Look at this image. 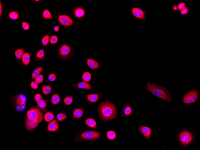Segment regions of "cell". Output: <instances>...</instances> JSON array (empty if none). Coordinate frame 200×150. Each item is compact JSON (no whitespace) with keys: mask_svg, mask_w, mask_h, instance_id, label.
I'll return each mask as SVG.
<instances>
[{"mask_svg":"<svg viewBox=\"0 0 200 150\" xmlns=\"http://www.w3.org/2000/svg\"><path fill=\"white\" fill-rule=\"evenodd\" d=\"M107 137L108 139L110 140H113L115 139L116 134L115 132L112 131H109L107 133Z\"/></svg>","mask_w":200,"mask_h":150,"instance_id":"f546056e","label":"cell"},{"mask_svg":"<svg viewBox=\"0 0 200 150\" xmlns=\"http://www.w3.org/2000/svg\"><path fill=\"white\" fill-rule=\"evenodd\" d=\"M180 11V13L182 15H186L188 14V11H189V9H188V8L186 7L184 9Z\"/></svg>","mask_w":200,"mask_h":150,"instance_id":"b9f144b4","label":"cell"},{"mask_svg":"<svg viewBox=\"0 0 200 150\" xmlns=\"http://www.w3.org/2000/svg\"><path fill=\"white\" fill-rule=\"evenodd\" d=\"M44 118L46 122H49L52 121L54 119V116L53 113L50 112H48L45 114Z\"/></svg>","mask_w":200,"mask_h":150,"instance_id":"603a6c76","label":"cell"},{"mask_svg":"<svg viewBox=\"0 0 200 150\" xmlns=\"http://www.w3.org/2000/svg\"><path fill=\"white\" fill-rule=\"evenodd\" d=\"M130 12L132 15L135 17L142 21H145L147 20L146 17V12L145 10L139 8H131Z\"/></svg>","mask_w":200,"mask_h":150,"instance_id":"30bf717a","label":"cell"},{"mask_svg":"<svg viewBox=\"0 0 200 150\" xmlns=\"http://www.w3.org/2000/svg\"><path fill=\"white\" fill-rule=\"evenodd\" d=\"M9 17L10 18L14 20H16L19 19V14L17 11H12L9 13Z\"/></svg>","mask_w":200,"mask_h":150,"instance_id":"83f0119b","label":"cell"},{"mask_svg":"<svg viewBox=\"0 0 200 150\" xmlns=\"http://www.w3.org/2000/svg\"><path fill=\"white\" fill-rule=\"evenodd\" d=\"M146 89L149 92H151L155 96L167 101L170 102L172 99L170 92L166 88L155 84V83L151 84L148 82L147 84Z\"/></svg>","mask_w":200,"mask_h":150,"instance_id":"7a4b0ae2","label":"cell"},{"mask_svg":"<svg viewBox=\"0 0 200 150\" xmlns=\"http://www.w3.org/2000/svg\"><path fill=\"white\" fill-rule=\"evenodd\" d=\"M25 50L24 48H21L18 49L14 52L15 55L18 60H20L23 55Z\"/></svg>","mask_w":200,"mask_h":150,"instance_id":"44dd1931","label":"cell"},{"mask_svg":"<svg viewBox=\"0 0 200 150\" xmlns=\"http://www.w3.org/2000/svg\"><path fill=\"white\" fill-rule=\"evenodd\" d=\"M60 100L59 95L58 94H55L52 96L51 101L53 105H56L59 103Z\"/></svg>","mask_w":200,"mask_h":150,"instance_id":"4316f807","label":"cell"},{"mask_svg":"<svg viewBox=\"0 0 200 150\" xmlns=\"http://www.w3.org/2000/svg\"><path fill=\"white\" fill-rule=\"evenodd\" d=\"M37 104L39 108L42 109H45L46 107L47 103L45 100H42L37 102Z\"/></svg>","mask_w":200,"mask_h":150,"instance_id":"d6a6232c","label":"cell"},{"mask_svg":"<svg viewBox=\"0 0 200 150\" xmlns=\"http://www.w3.org/2000/svg\"><path fill=\"white\" fill-rule=\"evenodd\" d=\"M77 86L79 89H86L89 90H91V85L84 81L78 82L77 84Z\"/></svg>","mask_w":200,"mask_h":150,"instance_id":"e0dca14e","label":"cell"},{"mask_svg":"<svg viewBox=\"0 0 200 150\" xmlns=\"http://www.w3.org/2000/svg\"><path fill=\"white\" fill-rule=\"evenodd\" d=\"M179 139L181 144L183 145H187L192 141L193 137L189 132L185 131L180 133Z\"/></svg>","mask_w":200,"mask_h":150,"instance_id":"9c48e42d","label":"cell"},{"mask_svg":"<svg viewBox=\"0 0 200 150\" xmlns=\"http://www.w3.org/2000/svg\"><path fill=\"white\" fill-rule=\"evenodd\" d=\"M50 34H48L43 38L42 42L44 47L47 46L49 44L50 42Z\"/></svg>","mask_w":200,"mask_h":150,"instance_id":"d4e9b609","label":"cell"},{"mask_svg":"<svg viewBox=\"0 0 200 150\" xmlns=\"http://www.w3.org/2000/svg\"><path fill=\"white\" fill-rule=\"evenodd\" d=\"M58 36L53 35L50 37V42L51 44H55L58 42Z\"/></svg>","mask_w":200,"mask_h":150,"instance_id":"e575fe53","label":"cell"},{"mask_svg":"<svg viewBox=\"0 0 200 150\" xmlns=\"http://www.w3.org/2000/svg\"><path fill=\"white\" fill-rule=\"evenodd\" d=\"M56 19L62 25L69 28L70 29H72L73 27H76L78 25V21L70 14H58L56 16Z\"/></svg>","mask_w":200,"mask_h":150,"instance_id":"3957f363","label":"cell"},{"mask_svg":"<svg viewBox=\"0 0 200 150\" xmlns=\"http://www.w3.org/2000/svg\"><path fill=\"white\" fill-rule=\"evenodd\" d=\"M82 78L84 81L86 82H89L91 80V74L89 72H85L83 73Z\"/></svg>","mask_w":200,"mask_h":150,"instance_id":"484cf974","label":"cell"},{"mask_svg":"<svg viewBox=\"0 0 200 150\" xmlns=\"http://www.w3.org/2000/svg\"><path fill=\"white\" fill-rule=\"evenodd\" d=\"M198 97V92L197 90H191L184 95L183 98V101L184 103L187 104L194 103L197 100Z\"/></svg>","mask_w":200,"mask_h":150,"instance_id":"ba28073f","label":"cell"},{"mask_svg":"<svg viewBox=\"0 0 200 150\" xmlns=\"http://www.w3.org/2000/svg\"><path fill=\"white\" fill-rule=\"evenodd\" d=\"M15 101V108L18 111H22L26 108L27 98L26 96L22 94L17 95L14 97Z\"/></svg>","mask_w":200,"mask_h":150,"instance_id":"8992f818","label":"cell"},{"mask_svg":"<svg viewBox=\"0 0 200 150\" xmlns=\"http://www.w3.org/2000/svg\"><path fill=\"white\" fill-rule=\"evenodd\" d=\"M35 99L37 102L40 101V100H43V97L40 93H37L35 96Z\"/></svg>","mask_w":200,"mask_h":150,"instance_id":"60d3db41","label":"cell"},{"mask_svg":"<svg viewBox=\"0 0 200 150\" xmlns=\"http://www.w3.org/2000/svg\"><path fill=\"white\" fill-rule=\"evenodd\" d=\"M22 27L23 29L26 31L28 30L30 28V26L28 23L24 21L22 23Z\"/></svg>","mask_w":200,"mask_h":150,"instance_id":"74e56055","label":"cell"},{"mask_svg":"<svg viewBox=\"0 0 200 150\" xmlns=\"http://www.w3.org/2000/svg\"><path fill=\"white\" fill-rule=\"evenodd\" d=\"M84 113L83 109L80 108H76L74 111L73 116L74 118H79L82 116Z\"/></svg>","mask_w":200,"mask_h":150,"instance_id":"ffe728a7","label":"cell"},{"mask_svg":"<svg viewBox=\"0 0 200 150\" xmlns=\"http://www.w3.org/2000/svg\"><path fill=\"white\" fill-rule=\"evenodd\" d=\"M43 70L42 67H39L35 69L33 72L32 75V78L33 80H35V78L38 75L40 74L41 72Z\"/></svg>","mask_w":200,"mask_h":150,"instance_id":"7402d4cb","label":"cell"},{"mask_svg":"<svg viewBox=\"0 0 200 150\" xmlns=\"http://www.w3.org/2000/svg\"><path fill=\"white\" fill-rule=\"evenodd\" d=\"M74 53V49L72 48L68 44H64L59 47L58 55L62 59L69 60L73 57Z\"/></svg>","mask_w":200,"mask_h":150,"instance_id":"277c9868","label":"cell"},{"mask_svg":"<svg viewBox=\"0 0 200 150\" xmlns=\"http://www.w3.org/2000/svg\"><path fill=\"white\" fill-rule=\"evenodd\" d=\"M173 10L175 11H177L178 10L177 6V5L174 6H173Z\"/></svg>","mask_w":200,"mask_h":150,"instance_id":"bcb514c9","label":"cell"},{"mask_svg":"<svg viewBox=\"0 0 200 150\" xmlns=\"http://www.w3.org/2000/svg\"><path fill=\"white\" fill-rule=\"evenodd\" d=\"M25 124L26 129L28 131H33L38 126L39 124L32 120L28 119L27 117L25 121Z\"/></svg>","mask_w":200,"mask_h":150,"instance_id":"4fadbf2b","label":"cell"},{"mask_svg":"<svg viewBox=\"0 0 200 150\" xmlns=\"http://www.w3.org/2000/svg\"><path fill=\"white\" fill-rule=\"evenodd\" d=\"M30 86L31 88L34 89H36L38 88V84H37L35 82H32L31 83Z\"/></svg>","mask_w":200,"mask_h":150,"instance_id":"7bdbcfd3","label":"cell"},{"mask_svg":"<svg viewBox=\"0 0 200 150\" xmlns=\"http://www.w3.org/2000/svg\"><path fill=\"white\" fill-rule=\"evenodd\" d=\"M97 110L98 115L104 121H110L117 116V112L115 104L107 101L100 104Z\"/></svg>","mask_w":200,"mask_h":150,"instance_id":"6da1fadb","label":"cell"},{"mask_svg":"<svg viewBox=\"0 0 200 150\" xmlns=\"http://www.w3.org/2000/svg\"><path fill=\"white\" fill-rule=\"evenodd\" d=\"M99 95L98 94L89 95L87 96V99L91 103H95L99 99Z\"/></svg>","mask_w":200,"mask_h":150,"instance_id":"ac0fdd59","label":"cell"},{"mask_svg":"<svg viewBox=\"0 0 200 150\" xmlns=\"http://www.w3.org/2000/svg\"><path fill=\"white\" fill-rule=\"evenodd\" d=\"M59 125L58 122L56 120L52 121L47 126V129L49 131L55 132L58 129Z\"/></svg>","mask_w":200,"mask_h":150,"instance_id":"9a60e30c","label":"cell"},{"mask_svg":"<svg viewBox=\"0 0 200 150\" xmlns=\"http://www.w3.org/2000/svg\"><path fill=\"white\" fill-rule=\"evenodd\" d=\"M43 76L40 74L35 78V82L38 84L42 83L43 81Z\"/></svg>","mask_w":200,"mask_h":150,"instance_id":"8d00e7d4","label":"cell"},{"mask_svg":"<svg viewBox=\"0 0 200 150\" xmlns=\"http://www.w3.org/2000/svg\"><path fill=\"white\" fill-rule=\"evenodd\" d=\"M22 61L24 65H28L30 63L31 60L30 54L28 52L25 53L23 55Z\"/></svg>","mask_w":200,"mask_h":150,"instance_id":"2e32d148","label":"cell"},{"mask_svg":"<svg viewBox=\"0 0 200 150\" xmlns=\"http://www.w3.org/2000/svg\"><path fill=\"white\" fill-rule=\"evenodd\" d=\"M73 100V96H69L66 97L64 99L63 101L65 105H70L72 103Z\"/></svg>","mask_w":200,"mask_h":150,"instance_id":"1f68e13d","label":"cell"},{"mask_svg":"<svg viewBox=\"0 0 200 150\" xmlns=\"http://www.w3.org/2000/svg\"><path fill=\"white\" fill-rule=\"evenodd\" d=\"M52 87L49 85L44 86L42 88L43 93L44 95H49L51 92Z\"/></svg>","mask_w":200,"mask_h":150,"instance_id":"f1b7e54d","label":"cell"},{"mask_svg":"<svg viewBox=\"0 0 200 150\" xmlns=\"http://www.w3.org/2000/svg\"><path fill=\"white\" fill-rule=\"evenodd\" d=\"M42 16L46 20H51L52 18V15L50 11L45 9L42 14Z\"/></svg>","mask_w":200,"mask_h":150,"instance_id":"cb8c5ba5","label":"cell"},{"mask_svg":"<svg viewBox=\"0 0 200 150\" xmlns=\"http://www.w3.org/2000/svg\"><path fill=\"white\" fill-rule=\"evenodd\" d=\"M177 6L178 10L180 11L182 10L186 7V4L184 2H181L178 3Z\"/></svg>","mask_w":200,"mask_h":150,"instance_id":"f35d334b","label":"cell"},{"mask_svg":"<svg viewBox=\"0 0 200 150\" xmlns=\"http://www.w3.org/2000/svg\"><path fill=\"white\" fill-rule=\"evenodd\" d=\"M48 79L50 82H54L56 79V76L55 74L52 73L49 75L48 77Z\"/></svg>","mask_w":200,"mask_h":150,"instance_id":"ab89813d","label":"cell"},{"mask_svg":"<svg viewBox=\"0 0 200 150\" xmlns=\"http://www.w3.org/2000/svg\"><path fill=\"white\" fill-rule=\"evenodd\" d=\"M100 138L99 133L96 131H86L82 134L79 137V140H88L90 141H93V140L98 139Z\"/></svg>","mask_w":200,"mask_h":150,"instance_id":"52a82bcc","label":"cell"},{"mask_svg":"<svg viewBox=\"0 0 200 150\" xmlns=\"http://www.w3.org/2000/svg\"><path fill=\"white\" fill-rule=\"evenodd\" d=\"M3 12V7L2 3H1V1L0 2V17H1L2 15Z\"/></svg>","mask_w":200,"mask_h":150,"instance_id":"f6af8a7d","label":"cell"},{"mask_svg":"<svg viewBox=\"0 0 200 150\" xmlns=\"http://www.w3.org/2000/svg\"><path fill=\"white\" fill-rule=\"evenodd\" d=\"M66 118V115L63 113H59L57 115V118L59 121H63L65 120Z\"/></svg>","mask_w":200,"mask_h":150,"instance_id":"d590c367","label":"cell"},{"mask_svg":"<svg viewBox=\"0 0 200 150\" xmlns=\"http://www.w3.org/2000/svg\"><path fill=\"white\" fill-rule=\"evenodd\" d=\"M139 129L141 133L144 135L145 139L149 140L151 138V135L153 130L148 127L140 125Z\"/></svg>","mask_w":200,"mask_h":150,"instance_id":"7c38bea8","label":"cell"},{"mask_svg":"<svg viewBox=\"0 0 200 150\" xmlns=\"http://www.w3.org/2000/svg\"><path fill=\"white\" fill-rule=\"evenodd\" d=\"M27 118L28 119L39 123L43 120V113L39 109L34 107L30 109L27 112Z\"/></svg>","mask_w":200,"mask_h":150,"instance_id":"5b68a950","label":"cell"},{"mask_svg":"<svg viewBox=\"0 0 200 150\" xmlns=\"http://www.w3.org/2000/svg\"><path fill=\"white\" fill-rule=\"evenodd\" d=\"M36 1H36H36V2H38V1Z\"/></svg>","mask_w":200,"mask_h":150,"instance_id":"7dc6e473","label":"cell"},{"mask_svg":"<svg viewBox=\"0 0 200 150\" xmlns=\"http://www.w3.org/2000/svg\"><path fill=\"white\" fill-rule=\"evenodd\" d=\"M54 31L56 32H58L59 31L60 27L58 26H55L53 28Z\"/></svg>","mask_w":200,"mask_h":150,"instance_id":"ee69618b","label":"cell"},{"mask_svg":"<svg viewBox=\"0 0 200 150\" xmlns=\"http://www.w3.org/2000/svg\"><path fill=\"white\" fill-rule=\"evenodd\" d=\"M132 113V108L129 106H127L124 108V114L125 115L127 116H130Z\"/></svg>","mask_w":200,"mask_h":150,"instance_id":"836d02e7","label":"cell"},{"mask_svg":"<svg viewBox=\"0 0 200 150\" xmlns=\"http://www.w3.org/2000/svg\"><path fill=\"white\" fill-rule=\"evenodd\" d=\"M85 123L88 126L92 128H95L97 126V123L95 120L92 118H89L85 121Z\"/></svg>","mask_w":200,"mask_h":150,"instance_id":"d6986e66","label":"cell"},{"mask_svg":"<svg viewBox=\"0 0 200 150\" xmlns=\"http://www.w3.org/2000/svg\"><path fill=\"white\" fill-rule=\"evenodd\" d=\"M86 62L88 67L93 70L97 69L99 66V63L93 59L87 58L86 59Z\"/></svg>","mask_w":200,"mask_h":150,"instance_id":"5bb4252c","label":"cell"},{"mask_svg":"<svg viewBox=\"0 0 200 150\" xmlns=\"http://www.w3.org/2000/svg\"><path fill=\"white\" fill-rule=\"evenodd\" d=\"M35 57L37 59H43L45 58V54L44 49H42L38 51L36 54Z\"/></svg>","mask_w":200,"mask_h":150,"instance_id":"4dcf8cb0","label":"cell"},{"mask_svg":"<svg viewBox=\"0 0 200 150\" xmlns=\"http://www.w3.org/2000/svg\"><path fill=\"white\" fill-rule=\"evenodd\" d=\"M73 13L75 18L81 20L85 17L86 11L82 7L77 6L73 8Z\"/></svg>","mask_w":200,"mask_h":150,"instance_id":"8fae6325","label":"cell"}]
</instances>
